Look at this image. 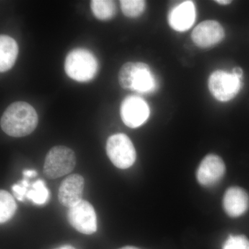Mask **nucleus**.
Segmentation results:
<instances>
[{"label":"nucleus","mask_w":249,"mask_h":249,"mask_svg":"<svg viewBox=\"0 0 249 249\" xmlns=\"http://www.w3.org/2000/svg\"><path fill=\"white\" fill-rule=\"evenodd\" d=\"M0 124L1 129L10 137H26L37 127L38 116L30 104L18 101L6 108L1 116Z\"/></svg>","instance_id":"1"},{"label":"nucleus","mask_w":249,"mask_h":249,"mask_svg":"<svg viewBox=\"0 0 249 249\" xmlns=\"http://www.w3.org/2000/svg\"><path fill=\"white\" fill-rule=\"evenodd\" d=\"M65 71L72 80L80 83L91 81L98 71V62L92 52L76 48L69 52L65 60Z\"/></svg>","instance_id":"2"},{"label":"nucleus","mask_w":249,"mask_h":249,"mask_svg":"<svg viewBox=\"0 0 249 249\" xmlns=\"http://www.w3.org/2000/svg\"><path fill=\"white\" fill-rule=\"evenodd\" d=\"M76 166V156L66 146L52 147L46 156L43 173L51 179L61 178L73 171Z\"/></svg>","instance_id":"3"},{"label":"nucleus","mask_w":249,"mask_h":249,"mask_svg":"<svg viewBox=\"0 0 249 249\" xmlns=\"http://www.w3.org/2000/svg\"><path fill=\"white\" fill-rule=\"evenodd\" d=\"M107 155L116 168H130L137 159L135 147L126 134L119 133L111 135L106 145Z\"/></svg>","instance_id":"4"},{"label":"nucleus","mask_w":249,"mask_h":249,"mask_svg":"<svg viewBox=\"0 0 249 249\" xmlns=\"http://www.w3.org/2000/svg\"><path fill=\"white\" fill-rule=\"evenodd\" d=\"M242 85V79L222 70L214 71L209 77L210 92L221 102H227L235 98Z\"/></svg>","instance_id":"5"},{"label":"nucleus","mask_w":249,"mask_h":249,"mask_svg":"<svg viewBox=\"0 0 249 249\" xmlns=\"http://www.w3.org/2000/svg\"><path fill=\"white\" fill-rule=\"evenodd\" d=\"M68 219L72 227L85 235H91L97 230L96 212L88 201L82 199L69 209Z\"/></svg>","instance_id":"6"},{"label":"nucleus","mask_w":249,"mask_h":249,"mask_svg":"<svg viewBox=\"0 0 249 249\" xmlns=\"http://www.w3.org/2000/svg\"><path fill=\"white\" fill-rule=\"evenodd\" d=\"M121 119L130 128L140 127L148 119L150 108L142 98L129 96L124 98L121 105Z\"/></svg>","instance_id":"7"},{"label":"nucleus","mask_w":249,"mask_h":249,"mask_svg":"<svg viewBox=\"0 0 249 249\" xmlns=\"http://www.w3.org/2000/svg\"><path fill=\"white\" fill-rule=\"evenodd\" d=\"M226 173V165L220 157L209 155L201 160L196 171V179L201 186L211 187L220 182Z\"/></svg>","instance_id":"8"},{"label":"nucleus","mask_w":249,"mask_h":249,"mask_svg":"<svg viewBox=\"0 0 249 249\" xmlns=\"http://www.w3.org/2000/svg\"><path fill=\"white\" fill-rule=\"evenodd\" d=\"M225 36L224 28L215 20H205L199 23L191 34L193 42L200 48H209L217 45Z\"/></svg>","instance_id":"9"},{"label":"nucleus","mask_w":249,"mask_h":249,"mask_svg":"<svg viewBox=\"0 0 249 249\" xmlns=\"http://www.w3.org/2000/svg\"><path fill=\"white\" fill-rule=\"evenodd\" d=\"M85 187V179L81 175H69L63 180L58 191L60 204L70 209L82 200Z\"/></svg>","instance_id":"10"},{"label":"nucleus","mask_w":249,"mask_h":249,"mask_svg":"<svg viewBox=\"0 0 249 249\" xmlns=\"http://www.w3.org/2000/svg\"><path fill=\"white\" fill-rule=\"evenodd\" d=\"M196 18V9L194 3L186 1L175 6L170 11L168 20L172 29L178 32H183L193 26Z\"/></svg>","instance_id":"11"},{"label":"nucleus","mask_w":249,"mask_h":249,"mask_svg":"<svg viewBox=\"0 0 249 249\" xmlns=\"http://www.w3.org/2000/svg\"><path fill=\"white\" fill-rule=\"evenodd\" d=\"M223 207L226 213L230 217L242 216L249 208L248 193L240 187H231L224 194Z\"/></svg>","instance_id":"12"},{"label":"nucleus","mask_w":249,"mask_h":249,"mask_svg":"<svg viewBox=\"0 0 249 249\" xmlns=\"http://www.w3.org/2000/svg\"><path fill=\"white\" fill-rule=\"evenodd\" d=\"M157 85L150 67L144 62H135L131 89L139 93H151L155 91Z\"/></svg>","instance_id":"13"},{"label":"nucleus","mask_w":249,"mask_h":249,"mask_svg":"<svg viewBox=\"0 0 249 249\" xmlns=\"http://www.w3.org/2000/svg\"><path fill=\"white\" fill-rule=\"evenodd\" d=\"M19 47L13 37L9 36H0V71L4 73L14 66L17 60Z\"/></svg>","instance_id":"14"},{"label":"nucleus","mask_w":249,"mask_h":249,"mask_svg":"<svg viewBox=\"0 0 249 249\" xmlns=\"http://www.w3.org/2000/svg\"><path fill=\"white\" fill-rule=\"evenodd\" d=\"M90 6L93 14L100 20H109L115 16L116 5L114 1L109 0H92Z\"/></svg>","instance_id":"15"},{"label":"nucleus","mask_w":249,"mask_h":249,"mask_svg":"<svg viewBox=\"0 0 249 249\" xmlns=\"http://www.w3.org/2000/svg\"><path fill=\"white\" fill-rule=\"evenodd\" d=\"M17 204L14 196L9 192L1 190L0 191V222H8L16 213Z\"/></svg>","instance_id":"16"},{"label":"nucleus","mask_w":249,"mask_h":249,"mask_svg":"<svg viewBox=\"0 0 249 249\" xmlns=\"http://www.w3.org/2000/svg\"><path fill=\"white\" fill-rule=\"evenodd\" d=\"M26 197L37 205L45 204L49 199V191L42 180H37L33 183L28 191Z\"/></svg>","instance_id":"17"},{"label":"nucleus","mask_w":249,"mask_h":249,"mask_svg":"<svg viewBox=\"0 0 249 249\" xmlns=\"http://www.w3.org/2000/svg\"><path fill=\"white\" fill-rule=\"evenodd\" d=\"M120 4L124 16L132 18L140 16L146 6L145 1L142 0H121Z\"/></svg>","instance_id":"18"},{"label":"nucleus","mask_w":249,"mask_h":249,"mask_svg":"<svg viewBox=\"0 0 249 249\" xmlns=\"http://www.w3.org/2000/svg\"><path fill=\"white\" fill-rule=\"evenodd\" d=\"M135 62H128L124 63L119 73V83L124 89L132 88V76H133Z\"/></svg>","instance_id":"19"},{"label":"nucleus","mask_w":249,"mask_h":249,"mask_svg":"<svg viewBox=\"0 0 249 249\" xmlns=\"http://www.w3.org/2000/svg\"><path fill=\"white\" fill-rule=\"evenodd\" d=\"M222 249H249V240L245 235H229Z\"/></svg>","instance_id":"20"},{"label":"nucleus","mask_w":249,"mask_h":249,"mask_svg":"<svg viewBox=\"0 0 249 249\" xmlns=\"http://www.w3.org/2000/svg\"><path fill=\"white\" fill-rule=\"evenodd\" d=\"M29 187L27 180L23 179L20 183L15 184L13 186V191L14 196L19 201H24V198L27 196L28 188Z\"/></svg>","instance_id":"21"},{"label":"nucleus","mask_w":249,"mask_h":249,"mask_svg":"<svg viewBox=\"0 0 249 249\" xmlns=\"http://www.w3.org/2000/svg\"><path fill=\"white\" fill-rule=\"evenodd\" d=\"M232 73L234 76L240 78V79H242V76H243V70H242V69L240 68V67H234V68L232 69Z\"/></svg>","instance_id":"22"},{"label":"nucleus","mask_w":249,"mask_h":249,"mask_svg":"<svg viewBox=\"0 0 249 249\" xmlns=\"http://www.w3.org/2000/svg\"><path fill=\"white\" fill-rule=\"evenodd\" d=\"M23 175H24V178H34L37 175V172L35 171V170H24L23 172Z\"/></svg>","instance_id":"23"},{"label":"nucleus","mask_w":249,"mask_h":249,"mask_svg":"<svg viewBox=\"0 0 249 249\" xmlns=\"http://www.w3.org/2000/svg\"><path fill=\"white\" fill-rule=\"evenodd\" d=\"M214 1L220 5L230 4L232 2V1H230V0H217V1Z\"/></svg>","instance_id":"24"},{"label":"nucleus","mask_w":249,"mask_h":249,"mask_svg":"<svg viewBox=\"0 0 249 249\" xmlns=\"http://www.w3.org/2000/svg\"><path fill=\"white\" fill-rule=\"evenodd\" d=\"M55 249H75L74 247H72V246L70 245H64L62 246L60 248Z\"/></svg>","instance_id":"25"},{"label":"nucleus","mask_w":249,"mask_h":249,"mask_svg":"<svg viewBox=\"0 0 249 249\" xmlns=\"http://www.w3.org/2000/svg\"><path fill=\"white\" fill-rule=\"evenodd\" d=\"M119 249H140L139 248H137V247H130V246H127V247H122V248Z\"/></svg>","instance_id":"26"}]
</instances>
